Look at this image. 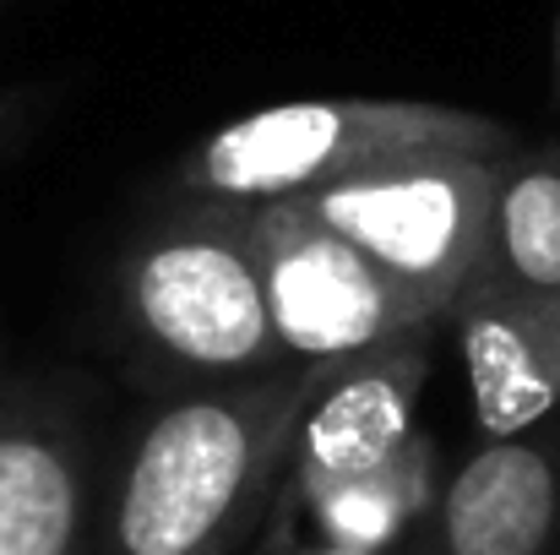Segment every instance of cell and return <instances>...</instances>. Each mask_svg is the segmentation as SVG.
<instances>
[{
  "label": "cell",
  "instance_id": "obj_1",
  "mask_svg": "<svg viewBox=\"0 0 560 555\" xmlns=\"http://www.w3.org/2000/svg\"><path fill=\"white\" fill-rule=\"evenodd\" d=\"M338 366L164 397L104 490L93 555H240L278 507L294 430Z\"/></svg>",
  "mask_w": 560,
  "mask_h": 555
},
{
  "label": "cell",
  "instance_id": "obj_2",
  "mask_svg": "<svg viewBox=\"0 0 560 555\" xmlns=\"http://www.w3.org/2000/svg\"><path fill=\"white\" fill-rule=\"evenodd\" d=\"M115 322L131 366L164 397L289 366L240 207H159L115 262Z\"/></svg>",
  "mask_w": 560,
  "mask_h": 555
},
{
  "label": "cell",
  "instance_id": "obj_3",
  "mask_svg": "<svg viewBox=\"0 0 560 555\" xmlns=\"http://www.w3.org/2000/svg\"><path fill=\"white\" fill-rule=\"evenodd\" d=\"M424 153L506 159L517 137L479 109L430 99H294L207 131L175 164V196L272 207Z\"/></svg>",
  "mask_w": 560,
  "mask_h": 555
},
{
  "label": "cell",
  "instance_id": "obj_4",
  "mask_svg": "<svg viewBox=\"0 0 560 555\" xmlns=\"http://www.w3.org/2000/svg\"><path fill=\"white\" fill-rule=\"evenodd\" d=\"M506 159L424 153L322 185L300 196V207L316 212L354 251H365L386 278H397L413 300H424L446 322L452 300L485 267L490 207Z\"/></svg>",
  "mask_w": 560,
  "mask_h": 555
},
{
  "label": "cell",
  "instance_id": "obj_5",
  "mask_svg": "<svg viewBox=\"0 0 560 555\" xmlns=\"http://www.w3.org/2000/svg\"><path fill=\"white\" fill-rule=\"evenodd\" d=\"M289 366H338L441 316L300 201L240 207Z\"/></svg>",
  "mask_w": 560,
  "mask_h": 555
},
{
  "label": "cell",
  "instance_id": "obj_6",
  "mask_svg": "<svg viewBox=\"0 0 560 555\" xmlns=\"http://www.w3.org/2000/svg\"><path fill=\"white\" fill-rule=\"evenodd\" d=\"M435 333L441 327L402 333L381 349L343 360L322 381V392L311 397V408L294 430L289 474H283L272 512H283V518L311 512L322 496H332L354 479H371L408 452L413 408H419V392L435 366Z\"/></svg>",
  "mask_w": 560,
  "mask_h": 555
},
{
  "label": "cell",
  "instance_id": "obj_7",
  "mask_svg": "<svg viewBox=\"0 0 560 555\" xmlns=\"http://www.w3.org/2000/svg\"><path fill=\"white\" fill-rule=\"evenodd\" d=\"M98 507L82 408L44 381H0V555H93Z\"/></svg>",
  "mask_w": 560,
  "mask_h": 555
},
{
  "label": "cell",
  "instance_id": "obj_8",
  "mask_svg": "<svg viewBox=\"0 0 560 555\" xmlns=\"http://www.w3.org/2000/svg\"><path fill=\"white\" fill-rule=\"evenodd\" d=\"M446 327L463 355L479 441L534 436L560 408V294L474 273Z\"/></svg>",
  "mask_w": 560,
  "mask_h": 555
},
{
  "label": "cell",
  "instance_id": "obj_9",
  "mask_svg": "<svg viewBox=\"0 0 560 555\" xmlns=\"http://www.w3.org/2000/svg\"><path fill=\"white\" fill-rule=\"evenodd\" d=\"M560 545V441H479L435 490L419 523V555H556Z\"/></svg>",
  "mask_w": 560,
  "mask_h": 555
},
{
  "label": "cell",
  "instance_id": "obj_10",
  "mask_svg": "<svg viewBox=\"0 0 560 555\" xmlns=\"http://www.w3.org/2000/svg\"><path fill=\"white\" fill-rule=\"evenodd\" d=\"M479 273L517 289L560 294V142L517 148L501 164Z\"/></svg>",
  "mask_w": 560,
  "mask_h": 555
},
{
  "label": "cell",
  "instance_id": "obj_11",
  "mask_svg": "<svg viewBox=\"0 0 560 555\" xmlns=\"http://www.w3.org/2000/svg\"><path fill=\"white\" fill-rule=\"evenodd\" d=\"M283 555H392V551H360V545H338V540H311V545L283 551Z\"/></svg>",
  "mask_w": 560,
  "mask_h": 555
},
{
  "label": "cell",
  "instance_id": "obj_12",
  "mask_svg": "<svg viewBox=\"0 0 560 555\" xmlns=\"http://www.w3.org/2000/svg\"><path fill=\"white\" fill-rule=\"evenodd\" d=\"M550 104L560 109V5H556V27H550Z\"/></svg>",
  "mask_w": 560,
  "mask_h": 555
}]
</instances>
